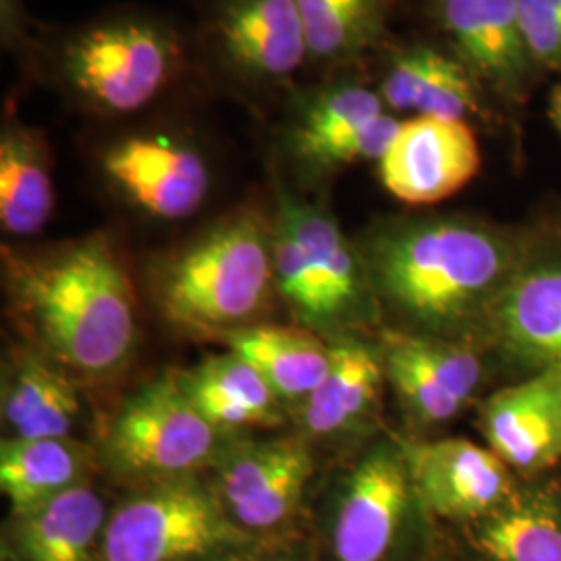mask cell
Returning a JSON list of instances; mask_svg holds the SVG:
<instances>
[{
	"label": "cell",
	"instance_id": "cell-1",
	"mask_svg": "<svg viewBox=\"0 0 561 561\" xmlns=\"http://www.w3.org/2000/svg\"><path fill=\"white\" fill-rule=\"evenodd\" d=\"M530 227L466 215L377 222L360 245L379 308L403 333L481 345Z\"/></svg>",
	"mask_w": 561,
	"mask_h": 561
},
{
	"label": "cell",
	"instance_id": "cell-2",
	"mask_svg": "<svg viewBox=\"0 0 561 561\" xmlns=\"http://www.w3.org/2000/svg\"><path fill=\"white\" fill-rule=\"evenodd\" d=\"M11 306L46 354L85 377L117 373L134 352L136 289L106 233L38 252H2Z\"/></svg>",
	"mask_w": 561,
	"mask_h": 561
},
{
	"label": "cell",
	"instance_id": "cell-3",
	"mask_svg": "<svg viewBox=\"0 0 561 561\" xmlns=\"http://www.w3.org/2000/svg\"><path fill=\"white\" fill-rule=\"evenodd\" d=\"M178 27L144 11H121L62 34L48 69L62 96L104 121L136 117L175 90L187 71Z\"/></svg>",
	"mask_w": 561,
	"mask_h": 561
},
{
	"label": "cell",
	"instance_id": "cell-4",
	"mask_svg": "<svg viewBox=\"0 0 561 561\" xmlns=\"http://www.w3.org/2000/svg\"><path fill=\"white\" fill-rule=\"evenodd\" d=\"M162 314L183 329L219 335L266 308L275 283L273 221L238 208L162 259L154 275Z\"/></svg>",
	"mask_w": 561,
	"mask_h": 561
},
{
	"label": "cell",
	"instance_id": "cell-5",
	"mask_svg": "<svg viewBox=\"0 0 561 561\" xmlns=\"http://www.w3.org/2000/svg\"><path fill=\"white\" fill-rule=\"evenodd\" d=\"M277 294L301 324L352 329L379 314L360 245L350 240L329 208L280 190L273 219Z\"/></svg>",
	"mask_w": 561,
	"mask_h": 561
},
{
	"label": "cell",
	"instance_id": "cell-6",
	"mask_svg": "<svg viewBox=\"0 0 561 561\" xmlns=\"http://www.w3.org/2000/svg\"><path fill=\"white\" fill-rule=\"evenodd\" d=\"M245 541L215 486L194 474L146 484L108 516L101 561H204Z\"/></svg>",
	"mask_w": 561,
	"mask_h": 561
},
{
	"label": "cell",
	"instance_id": "cell-7",
	"mask_svg": "<svg viewBox=\"0 0 561 561\" xmlns=\"http://www.w3.org/2000/svg\"><path fill=\"white\" fill-rule=\"evenodd\" d=\"M221 437L187 398L180 375H167L125 400L102 451L115 474L146 486L194 477L215 463Z\"/></svg>",
	"mask_w": 561,
	"mask_h": 561
},
{
	"label": "cell",
	"instance_id": "cell-8",
	"mask_svg": "<svg viewBox=\"0 0 561 561\" xmlns=\"http://www.w3.org/2000/svg\"><path fill=\"white\" fill-rule=\"evenodd\" d=\"M99 169L121 201L159 221L194 217L213 190L201 141L178 125H144L108 138Z\"/></svg>",
	"mask_w": 561,
	"mask_h": 561
},
{
	"label": "cell",
	"instance_id": "cell-9",
	"mask_svg": "<svg viewBox=\"0 0 561 561\" xmlns=\"http://www.w3.org/2000/svg\"><path fill=\"white\" fill-rule=\"evenodd\" d=\"M202 44L225 83L252 96L289 88L312 60L296 0H215Z\"/></svg>",
	"mask_w": 561,
	"mask_h": 561
},
{
	"label": "cell",
	"instance_id": "cell-10",
	"mask_svg": "<svg viewBox=\"0 0 561 561\" xmlns=\"http://www.w3.org/2000/svg\"><path fill=\"white\" fill-rule=\"evenodd\" d=\"M400 125L379 90L333 80L294 96L280 146L304 175L324 178L354 162L381 161Z\"/></svg>",
	"mask_w": 561,
	"mask_h": 561
},
{
	"label": "cell",
	"instance_id": "cell-11",
	"mask_svg": "<svg viewBox=\"0 0 561 561\" xmlns=\"http://www.w3.org/2000/svg\"><path fill=\"white\" fill-rule=\"evenodd\" d=\"M482 350L493 354L510 382L561 368V225L530 227Z\"/></svg>",
	"mask_w": 561,
	"mask_h": 561
},
{
	"label": "cell",
	"instance_id": "cell-12",
	"mask_svg": "<svg viewBox=\"0 0 561 561\" xmlns=\"http://www.w3.org/2000/svg\"><path fill=\"white\" fill-rule=\"evenodd\" d=\"M419 502L401 445L368 447L343 479L333 516L337 561H387Z\"/></svg>",
	"mask_w": 561,
	"mask_h": 561
},
{
	"label": "cell",
	"instance_id": "cell-13",
	"mask_svg": "<svg viewBox=\"0 0 561 561\" xmlns=\"http://www.w3.org/2000/svg\"><path fill=\"white\" fill-rule=\"evenodd\" d=\"M387 385L408 419L424 428L454 421L474 400L486 373L484 350L470 341L391 331L382 340Z\"/></svg>",
	"mask_w": 561,
	"mask_h": 561
},
{
	"label": "cell",
	"instance_id": "cell-14",
	"mask_svg": "<svg viewBox=\"0 0 561 561\" xmlns=\"http://www.w3.org/2000/svg\"><path fill=\"white\" fill-rule=\"evenodd\" d=\"M215 463V491L229 518L245 533L273 530L289 520L314 470L301 437L243 443Z\"/></svg>",
	"mask_w": 561,
	"mask_h": 561
},
{
	"label": "cell",
	"instance_id": "cell-15",
	"mask_svg": "<svg viewBox=\"0 0 561 561\" xmlns=\"http://www.w3.org/2000/svg\"><path fill=\"white\" fill-rule=\"evenodd\" d=\"M481 162L468 121L410 117L379 161V180L396 201L431 206L461 192L479 175Z\"/></svg>",
	"mask_w": 561,
	"mask_h": 561
},
{
	"label": "cell",
	"instance_id": "cell-16",
	"mask_svg": "<svg viewBox=\"0 0 561 561\" xmlns=\"http://www.w3.org/2000/svg\"><path fill=\"white\" fill-rule=\"evenodd\" d=\"M435 15L451 53L486 94L522 102L542 69L522 27L518 0H437Z\"/></svg>",
	"mask_w": 561,
	"mask_h": 561
},
{
	"label": "cell",
	"instance_id": "cell-17",
	"mask_svg": "<svg viewBox=\"0 0 561 561\" xmlns=\"http://www.w3.org/2000/svg\"><path fill=\"white\" fill-rule=\"evenodd\" d=\"M424 510L445 520L479 522L500 510L518 484L505 461L468 439L401 443Z\"/></svg>",
	"mask_w": 561,
	"mask_h": 561
},
{
	"label": "cell",
	"instance_id": "cell-18",
	"mask_svg": "<svg viewBox=\"0 0 561 561\" xmlns=\"http://www.w3.org/2000/svg\"><path fill=\"white\" fill-rule=\"evenodd\" d=\"M486 447L512 472L539 477L561 463V368L507 382L481 403Z\"/></svg>",
	"mask_w": 561,
	"mask_h": 561
},
{
	"label": "cell",
	"instance_id": "cell-19",
	"mask_svg": "<svg viewBox=\"0 0 561 561\" xmlns=\"http://www.w3.org/2000/svg\"><path fill=\"white\" fill-rule=\"evenodd\" d=\"M379 94L391 113L468 119L486 115V92L451 50L400 46L382 67Z\"/></svg>",
	"mask_w": 561,
	"mask_h": 561
},
{
	"label": "cell",
	"instance_id": "cell-20",
	"mask_svg": "<svg viewBox=\"0 0 561 561\" xmlns=\"http://www.w3.org/2000/svg\"><path fill=\"white\" fill-rule=\"evenodd\" d=\"M387 385L382 343L341 335L331 343V366L300 403L301 424L312 437L345 435L375 419Z\"/></svg>",
	"mask_w": 561,
	"mask_h": 561
},
{
	"label": "cell",
	"instance_id": "cell-21",
	"mask_svg": "<svg viewBox=\"0 0 561 561\" xmlns=\"http://www.w3.org/2000/svg\"><path fill=\"white\" fill-rule=\"evenodd\" d=\"M13 518L15 561H101L108 516L101 493L88 481Z\"/></svg>",
	"mask_w": 561,
	"mask_h": 561
},
{
	"label": "cell",
	"instance_id": "cell-22",
	"mask_svg": "<svg viewBox=\"0 0 561 561\" xmlns=\"http://www.w3.org/2000/svg\"><path fill=\"white\" fill-rule=\"evenodd\" d=\"M55 210L53 157L46 134L7 106L0 127V225L15 238H34Z\"/></svg>",
	"mask_w": 561,
	"mask_h": 561
},
{
	"label": "cell",
	"instance_id": "cell-23",
	"mask_svg": "<svg viewBox=\"0 0 561 561\" xmlns=\"http://www.w3.org/2000/svg\"><path fill=\"white\" fill-rule=\"evenodd\" d=\"M227 350L252 364L280 401H304L331 366V343L308 327L248 324L215 335Z\"/></svg>",
	"mask_w": 561,
	"mask_h": 561
},
{
	"label": "cell",
	"instance_id": "cell-24",
	"mask_svg": "<svg viewBox=\"0 0 561 561\" xmlns=\"http://www.w3.org/2000/svg\"><path fill=\"white\" fill-rule=\"evenodd\" d=\"M180 379L202 416L222 435L275 426L283 416L277 391L252 364L231 352L206 358Z\"/></svg>",
	"mask_w": 561,
	"mask_h": 561
},
{
	"label": "cell",
	"instance_id": "cell-25",
	"mask_svg": "<svg viewBox=\"0 0 561 561\" xmlns=\"http://www.w3.org/2000/svg\"><path fill=\"white\" fill-rule=\"evenodd\" d=\"M477 545L491 561H561V486H518L500 510L477 522Z\"/></svg>",
	"mask_w": 561,
	"mask_h": 561
},
{
	"label": "cell",
	"instance_id": "cell-26",
	"mask_svg": "<svg viewBox=\"0 0 561 561\" xmlns=\"http://www.w3.org/2000/svg\"><path fill=\"white\" fill-rule=\"evenodd\" d=\"M78 414V389L62 370L34 354L13 360L2 387V421L9 426V439L69 437Z\"/></svg>",
	"mask_w": 561,
	"mask_h": 561
},
{
	"label": "cell",
	"instance_id": "cell-27",
	"mask_svg": "<svg viewBox=\"0 0 561 561\" xmlns=\"http://www.w3.org/2000/svg\"><path fill=\"white\" fill-rule=\"evenodd\" d=\"M90 470V447L71 437L4 439L0 447V489L13 514L30 512L85 482Z\"/></svg>",
	"mask_w": 561,
	"mask_h": 561
},
{
	"label": "cell",
	"instance_id": "cell-28",
	"mask_svg": "<svg viewBox=\"0 0 561 561\" xmlns=\"http://www.w3.org/2000/svg\"><path fill=\"white\" fill-rule=\"evenodd\" d=\"M314 62L343 69L381 44L393 0H296Z\"/></svg>",
	"mask_w": 561,
	"mask_h": 561
},
{
	"label": "cell",
	"instance_id": "cell-29",
	"mask_svg": "<svg viewBox=\"0 0 561 561\" xmlns=\"http://www.w3.org/2000/svg\"><path fill=\"white\" fill-rule=\"evenodd\" d=\"M528 48L542 71H561V0H518Z\"/></svg>",
	"mask_w": 561,
	"mask_h": 561
},
{
	"label": "cell",
	"instance_id": "cell-30",
	"mask_svg": "<svg viewBox=\"0 0 561 561\" xmlns=\"http://www.w3.org/2000/svg\"><path fill=\"white\" fill-rule=\"evenodd\" d=\"M549 117L553 121L558 134L561 136V83L551 90L549 96Z\"/></svg>",
	"mask_w": 561,
	"mask_h": 561
}]
</instances>
